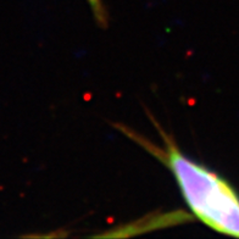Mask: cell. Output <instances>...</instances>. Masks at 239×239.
<instances>
[{
	"mask_svg": "<svg viewBox=\"0 0 239 239\" xmlns=\"http://www.w3.org/2000/svg\"><path fill=\"white\" fill-rule=\"evenodd\" d=\"M161 160L173 173L192 212L210 228L239 237V197L217 173L193 161L165 137Z\"/></svg>",
	"mask_w": 239,
	"mask_h": 239,
	"instance_id": "obj_1",
	"label": "cell"
},
{
	"mask_svg": "<svg viewBox=\"0 0 239 239\" xmlns=\"http://www.w3.org/2000/svg\"><path fill=\"white\" fill-rule=\"evenodd\" d=\"M88 2L90 4V7H92L95 17L98 18V21L103 24H106V13H105L104 6L101 4V0H88Z\"/></svg>",
	"mask_w": 239,
	"mask_h": 239,
	"instance_id": "obj_2",
	"label": "cell"
}]
</instances>
